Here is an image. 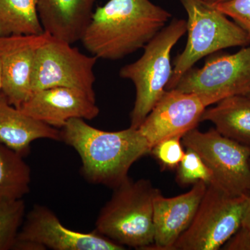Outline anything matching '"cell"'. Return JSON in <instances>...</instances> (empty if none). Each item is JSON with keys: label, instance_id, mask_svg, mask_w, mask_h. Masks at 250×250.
Here are the masks:
<instances>
[{"label": "cell", "instance_id": "6da1fadb", "mask_svg": "<svg viewBox=\"0 0 250 250\" xmlns=\"http://www.w3.org/2000/svg\"><path fill=\"white\" fill-rule=\"evenodd\" d=\"M171 17L150 0H109L95 10L81 42L98 59L119 60L144 48Z\"/></svg>", "mask_w": 250, "mask_h": 250}, {"label": "cell", "instance_id": "7a4b0ae2", "mask_svg": "<svg viewBox=\"0 0 250 250\" xmlns=\"http://www.w3.org/2000/svg\"><path fill=\"white\" fill-rule=\"evenodd\" d=\"M62 142L76 150L82 161L80 172L88 183L115 188L129 177L136 161L151 148L139 129L130 126L106 131L72 118L61 130Z\"/></svg>", "mask_w": 250, "mask_h": 250}, {"label": "cell", "instance_id": "3957f363", "mask_svg": "<svg viewBox=\"0 0 250 250\" xmlns=\"http://www.w3.org/2000/svg\"><path fill=\"white\" fill-rule=\"evenodd\" d=\"M159 191L148 179L128 177L100 210L95 231L125 248L147 250L154 244V199Z\"/></svg>", "mask_w": 250, "mask_h": 250}, {"label": "cell", "instance_id": "277c9868", "mask_svg": "<svg viewBox=\"0 0 250 250\" xmlns=\"http://www.w3.org/2000/svg\"><path fill=\"white\" fill-rule=\"evenodd\" d=\"M187 31V21L174 18L145 46L141 58L120 70V76L131 81L136 88L131 127L139 129L166 91L172 72L171 51Z\"/></svg>", "mask_w": 250, "mask_h": 250}, {"label": "cell", "instance_id": "5b68a950", "mask_svg": "<svg viewBox=\"0 0 250 250\" xmlns=\"http://www.w3.org/2000/svg\"><path fill=\"white\" fill-rule=\"evenodd\" d=\"M188 16L187 45L176 57L166 90L174 89L200 59L221 50L250 45V38L236 22L205 0H179Z\"/></svg>", "mask_w": 250, "mask_h": 250}, {"label": "cell", "instance_id": "8992f818", "mask_svg": "<svg viewBox=\"0 0 250 250\" xmlns=\"http://www.w3.org/2000/svg\"><path fill=\"white\" fill-rule=\"evenodd\" d=\"M248 195L233 196L207 185L196 214L173 250H217L241 228Z\"/></svg>", "mask_w": 250, "mask_h": 250}, {"label": "cell", "instance_id": "52a82bcc", "mask_svg": "<svg viewBox=\"0 0 250 250\" xmlns=\"http://www.w3.org/2000/svg\"><path fill=\"white\" fill-rule=\"evenodd\" d=\"M209 167L214 185L233 196L250 193V147L225 137L215 128L202 132L196 128L182 139Z\"/></svg>", "mask_w": 250, "mask_h": 250}, {"label": "cell", "instance_id": "ba28073f", "mask_svg": "<svg viewBox=\"0 0 250 250\" xmlns=\"http://www.w3.org/2000/svg\"><path fill=\"white\" fill-rule=\"evenodd\" d=\"M98 59L47 34L36 52L31 93L54 87H67L83 90L95 98L94 67Z\"/></svg>", "mask_w": 250, "mask_h": 250}, {"label": "cell", "instance_id": "9c48e42d", "mask_svg": "<svg viewBox=\"0 0 250 250\" xmlns=\"http://www.w3.org/2000/svg\"><path fill=\"white\" fill-rule=\"evenodd\" d=\"M176 89L198 95L207 107L223 99L250 93V45L233 54L208 59L203 67L188 70Z\"/></svg>", "mask_w": 250, "mask_h": 250}, {"label": "cell", "instance_id": "30bf717a", "mask_svg": "<svg viewBox=\"0 0 250 250\" xmlns=\"http://www.w3.org/2000/svg\"><path fill=\"white\" fill-rule=\"evenodd\" d=\"M123 250L125 247L94 230L82 233L69 229L45 206L35 205L27 213L15 250Z\"/></svg>", "mask_w": 250, "mask_h": 250}, {"label": "cell", "instance_id": "8fae6325", "mask_svg": "<svg viewBox=\"0 0 250 250\" xmlns=\"http://www.w3.org/2000/svg\"><path fill=\"white\" fill-rule=\"evenodd\" d=\"M207 108L196 94L166 90L139 129L152 149L163 140L183 137L195 129Z\"/></svg>", "mask_w": 250, "mask_h": 250}, {"label": "cell", "instance_id": "7c38bea8", "mask_svg": "<svg viewBox=\"0 0 250 250\" xmlns=\"http://www.w3.org/2000/svg\"><path fill=\"white\" fill-rule=\"evenodd\" d=\"M47 36L44 32L0 37L1 93L15 107L21 108L31 95L36 52Z\"/></svg>", "mask_w": 250, "mask_h": 250}, {"label": "cell", "instance_id": "4fadbf2b", "mask_svg": "<svg viewBox=\"0 0 250 250\" xmlns=\"http://www.w3.org/2000/svg\"><path fill=\"white\" fill-rule=\"evenodd\" d=\"M20 109L57 129H62L72 118L92 121L100 114L96 99L83 90L67 87L32 92Z\"/></svg>", "mask_w": 250, "mask_h": 250}, {"label": "cell", "instance_id": "5bb4252c", "mask_svg": "<svg viewBox=\"0 0 250 250\" xmlns=\"http://www.w3.org/2000/svg\"><path fill=\"white\" fill-rule=\"evenodd\" d=\"M207 184L199 182L188 192L166 197L159 191L154 199V244L147 250H173L196 214Z\"/></svg>", "mask_w": 250, "mask_h": 250}, {"label": "cell", "instance_id": "9a60e30c", "mask_svg": "<svg viewBox=\"0 0 250 250\" xmlns=\"http://www.w3.org/2000/svg\"><path fill=\"white\" fill-rule=\"evenodd\" d=\"M96 0H37L43 29L52 37L74 44L81 41L91 21Z\"/></svg>", "mask_w": 250, "mask_h": 250}, {"label": "cell", "instance_id": "2e32d148", "mask_svg": "<svg viewBox=\"0 0 250 250\" xmlns=\"http://www.w3.org/2000/svg\"><path fill=\"white\" fill-rule=\"evenodd\" d=\"M46 139L62 141L61 130L28 116L9 104L0 93V142L23 157L30 152L31 143Z\"/></svg>", "mask_w": 250, "mask_h": 250}, {"label": "cell", "instance_id": "e0dca14e", "mask_svg": "<svg viewBox=\"0 0 250 250\" xmlns=\"http://www.w3.org/2000/svg\"><path fill=\"white\" fill-rule=\"evenodd\" d=\"M202 121L211 122L225 137L250 147V98L248 95L229 97L214 107L206 108Z\"/></svg>", "mask_w": 250, "mask_h": 250}, {"label": "cell", "instance_id": "ac0fdd59", "mask_svg": "<svg viewBox=\"0 0 250 250\" xmlns=\"http://www.w3.org/2000/svg\"><path fill=\"white\" fill-rule=\"evenodd\" d=\"M23 158L0 142V203L21 200L30 191L31 168Z\"/></svg>", "mask_w": 250, "mask_h": 250}, {"label": "cell", "instance_id": "d6986e66", "mask_svg": "<svg viewBox=\"0 0 250 250\" xmlns=\"http://www.w3.org/2000/svg\"><path fill=\"white\" fill-rule=\"evenodd\" d=\"M42 33L37 0H0V37Z\"/></svg>", "mask_w": 250, "mask_h": 250}, {"label": "cell", "instance_id": "ffe728a7", "mask_svg": "<svg viewBox=\"0 0 250 250\" xmlns=\"http://www.w3.org/2000/svg\"><path fill=\"white\" fill-rule=\"evenodd\" d=\"M25 210L22 199L0 203V250H14Z\"/></svg>", "mask_w": 250, "mask_h": 250}, {"label": "cell", "instance_id": "44dd1931", "mask_svg": "<svg viewBox=\"0 0 250 250\" xmlns=\"http://www.w3.org/2000/svg\"><path fill=\"white\" fill-rule=\"evenodd\" d=\"M176 181L179 185L187 187L199 182L214 184V177L211 170L193 149L186 148L183 159L177 167Z\"/></svg>", "mask_w": 250, "mask_h": 250}, {"label": "cell", "instance_id": "7402d4cb", "mask_svg": "<svg viewBox=\"0 0 250 250\" xmlns=\"http://www.w3.org/2000/svg\"><path fill=\"white\" fill-rule=\"evenodd\" d=\"M182 137L174 136L163 140L153 146L149 154L154 156L162 170H174L178 167L185 151Z\"/></svg>", "mask_w": 250, "mask_h": 250}, {"label": "cell", "instance_id": "603a6c76", "mask_svg": "<svg viewBox=\"0 0 250 250\" xmlns=\"http://www.w3.org/2000/svg\"><path fill=\"white\" fill-rule=\"evenodd\" d=\"M214 6L231 18L250 38V0H229Z\"/></svg>", "mask_w": 250, "mask_h": 250}, {"label": "cell", "instance_id": "cb8c5ba5", "mask_svg": "<svg viewBox=\"0 0 250 250\" xmlns=\"http://www.w3.org/2000/svg\"><path fill=\"white\" fill-rule=\"evenodd\" d=\"M223 247L224 250H250V231L241 227Z\"/></svg>", "mask_w": 250, "mask_h": 250}, {"label": "cell", "instance_id": "d4e9b609", "mask_svg": "<svg viewBox=\"0 0 250 250\" xmlns=\"http://www.w3.org/2000/svg\"><path fill=\"white\" fill-rule=\"evenodd\" d=\"M250 231V193L247 197L246 208L243 215L242 226Z\"/></svg>", "mask_w": 250, "mask_h": 250}, {"label": "cell", "instance_id": "484cf974", "mask_svg": "<svg viewBox=\"0 0 250 250\" xmlns=\"http://www.w3.org/2000/svg\"><path fill=\"white\" fill-rule=\"evenodd\" d=\"M208 4L215 5L218 4L219 3L224 2V1H229V0H205Z\"/></svg>", "mask_w": 250, "mask_h": 250}, {"label": "cell", "instance_id": "4316f807", "mask_svg": "<svg viewBox=\"0 0 250 250\" xmlns=\"http://www.w3.org/2000/svg\"><path fill=\"white\" fill-rule=\"evenodd\" d=\"M1 92V60H0V93Z\"/></svg>", "mask_w": 250, "mask_h": 250}, {"label": "cell", "instance_id": "83f0119b", "mask_svg": "<svg viewBox=\"0 0 250 250\" xmlns=\"http://www.w3.org/2000/svg\"><path fill=\"white\" fill-rule=\"evenodd\" d=\"M248 97H250V93L249 94V95H248Z\"/></svg>", "mask_w": 250, "mask_h": 250}]
</instances>
